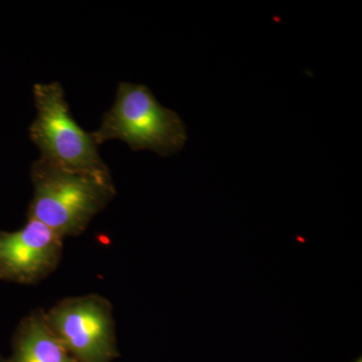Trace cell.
<instances>
[{"label": "cell", "mask_w": 362, "mask_h": 362, "mask_svg": "<svg viewBox=\"0 0 362 362\" xmlns=\"http://www.w3.org/2000/svg\"><path fill=\"white\" fill-rule=\"evenodd\" d=\"M33 218L59 237H77L115 197L110 171L78 170L40 158L32 165Z\"/></svg>", "instance_id": "cell-1"}, {"label": "cell", "mask_w": 362, "mask_h": 362, "mask_svg": "<svg viewBox=\"0 0 362 362\" xmlns=\"http://www.w3.org/2000/svg\"><path fill=\"white\" fill-rule=\"evenodd\" d=\"M90 135L98 146L120 140L134 151L150 150L162 157L180 151L187 140V126L176 112L162 106L146 86L125 82Z\"/></svg>", "instance_id": "cell-2"}, {"label": "cell", "mask_w": 362, "mask_h": 362, "mask_svg": "<svg viewBox=\"0 0 362 362\" xmlns=\"http://www.w3.org/2000/svg\"><path fill=\"white\" fill-rule=\"evenodd\" d=\"M33 94L37 117L28 132L40 158L78 170L109 171L90 133L71 115L63 86L58 82L35 84Z\"/></svg>", "instance_id": "cell-3"}, {"label": "cell", "mask_w": 362, "mask_h": 362, "mask_svg": "<svg viewBox=\"0 0 362 362\" xmlns=\"http://www.w3.org/2000/svg\"><path fill=\"white\" fill-rule=\"evenodd\" d=\"M54 337L77 362H113L119 356L113 307L99 294L64 298L45 311Z\"/></svg>", "instance_id": "cell-4"}, {"label": "cell", "mask_w": 362, "mask_h": 362, "mask_svg": "<svg viewBox=\"0 0 362 362\" xmlns=\"http://www.w3.org/2000/svg\"><path fill=\"white\" fill-rule=\"evenodd\" d=\"M64 239L40 221L14 232L0 230V281L33 285L56 270L63 255Z\"/></svg>", "instance_id": "cell-5"}, {"label": "cell", "mask_w": 362, "mask_h": 362, "mask_svg": "<svg viewBox=\"0 0 362 362\" xmlns=\"http://www.w3.org/2000/svg\"><path fill=\"white\" fill-rule=\"evenodd\" d=\"M8 362H77L66 352L45 321V310L33 311L21 321Z\"/></svg>", "instance_id": "cell-6"}, {"label": "cell", "mask_w": 362, "mask_h": 362, "mask_svg": "<svg viewBox=\"0 0 362 362\" xmlns=\"http://www.w3.org/2000/svg\"><path fill=\"white\" fill-rule=\"evenodd\" d=\"M0 362H7L6 359L4 358V356L0 354Z\"/></svg>", "instance_id": "cell-7"}, {"label": "cell", "mask_w": 362, "mask_h": 362, "mask_svg": "<svg viewBox=\"0 0 362 362\" xmlns=\"http://www.w3.org/2000/svg\"><path fill=\"white\" fill-rule=\"evenodd\" d=\"M356 362H362L361 358L357 359Z\"/></svg>", "instance_id": "cell-8"}]
</instances>
